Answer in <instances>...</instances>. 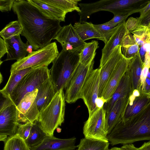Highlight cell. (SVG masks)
I'll list each match as a JSON object with an SVG mask.
<instances>
[{
    "label": "cell",
    "instance_id": "cell-1",
    "mask_svg": "<svg viewBox=\"0 0 150 150\" xmlns=\"http://www.w3.org/2000/svg\"><path fill=\"white\" fill-rule=\"evenodd\" d=\"M12 9L22 28L21 35L35 51L50 44L62 27L60 21L48 17L27 0H15Z\"/></svg>",
    "mask_w": 150,
    "mask_h": 150
},
{
    "label": "cell",
    "instance_id": "cell-2",
    "mask_svg": "<svg viewBox=\"0 0 150 150\" xmlns=\"http://www.w3.org/2000/svg\"><path fill=\"white\" fill-rule=\"evenodd\" d=\"M108 139L112 146L140 141H150V103L134 116L120 121L108 134Z\"/></svg>",
    "mask_w": 150,
    "mask_h": 150
},
{
    "label": "cell",
    "instance_id": "cell-3",
    "mask_svg": "<svg viewBox=\"0 0 150 150\" xmlns=\"http://www.w3.org/2000/svg\"><path fill=\"white\" fill-rule=\"evenodd\" d=\"M79 53L62 49L52 62L50 76L56 92L69 84L80 63Z\"/></svg>",
    "mask_w": 150,
    "mask_h": 150
},
{
    "label": "cell",
    "instance_id": "cell-4",
    "mask_svg": "<svg viewBox=\"0 0 150 150\" xmlns=\"http://www.w3.org/2000/svg\"><path fill=\"white\" fill-rule=\"evenodd\" d=\"M65 100L63 89L56 92L49 104L39 112L38 121L42 130L49 136L64 120Z\"/></svg>",
    "mask_w": 150,
    "mask_h": 150
},
{
    "label": "cell",
    "instance_id": "cell-5",
    "mask_svg": "<svg viewBox=\"0 0 150 150\" xmlns=\"http://www.w3.org/2000/svg\"><path fill=\"white\" fill-rule=\"evenodd\" d=\"M141 0H101L88 3H79L81 11L79 22L86 21L90 16L100 11L112 13L114 15H130L136 8L137 4Z\"/></svg>",
    "mask_w": 150,
    "mask_h": 150
},
{
    "label": "cell",
    "instance_id": "cell-6",
    "mask_svg": "<svg viewBox=\"0 0 150 150\" xmlns=\"http://www.w3.org/2000/svg\"><path fill=\"white\" fill-rule=\"evenodd\" d=\"M50 72L47 66L33 69L23 77L8 99L17 106L26 94L38 89L50 77Z\"/></svg>",
    "mask_w": 150,
    "mask_h": 150
},
{
    "label": "cell",
    "instance_id": "cell-7",
    "mask_svg": "<svg viewBox=\"0 0 150 150\" xmlns=\"http://www.w3.org/2000/svg\"><path fill=\"white\" fill-rule=\"evenodd\" d=\"M55 42H51L45 47L17 61L11 67L10 72L29 68L33 69L48 66L59 54Z\"/></svg>",
    "mask_w": 150,
    "mask_h": 150
},
{
    "label": "cell",
    "instance_id": "cell-8",
    "mask_svg": "<svg viewBox=\"0 0 150 150\" xmlns=\"http://www.w3.org/2000/svg\"><path fill=\"white\" fill-rule=\"evenodd\" d=\"M0 105V140L4 142L16 134L18 127L16 106L4 98Z\"/></svg>",
    "mask_w": 150,
    "mask_h": 150
},
{
    "label": "cell",
    "instance_id": "cell-9",
    "mask_svg": "<svg viewBox=\"0 0 150 150\" xmlns=\"http://www.w3.org/2000/svg\"><path fill=\"white\" fill-rule=\"evenodd\" d=\"M106 112L103 107L89 115L83 128L85 137L109 142L106 128Z\"/></svg>",
    "mask_w": 150,
    "mask_h": 150
},
{
    "label": "cell",
    "instance_id": "cell-10",
    "mask_svg": "<svg viewBox=\"0 0 150 150\" xmlns=\"http://www.w3.org/2000/svg\"><path fill=\"white\" fill-rule=\"evenodd\" d=\"M94 60L87 65L79 63L74 75L65 89V101L68 103L75 102L81 98L83 85L91 72L93 69Z\"/></svg>",
    "mask_w": 150,
    "mask_h": 150
},
{
    "label": "cell",
    "instance_id": "cell-11",
    "mask_svg": "<svg viewBox=\"0 0 150 150\" xmlns=\"http://www.w3.org/2000/svg\"><path fill=\"white\" fill-rule=\"evenodd\" d=\"M37 89L26 94L16 106L18 125L33 123L38 119L39 111L36 102Z\"/></svg>",
    "mask_w": 150,
    "mask_h": 150
},
{
    "label": "cell",
    "instance_id": "cell-12",
    "mask_svg": "<svg viewBox=\"0 0 150 150\" xmlns=\"http://www.w3.org/2000/svg\"><path fill=\"white\" fill-rule=\"evenodd\" d=\"M100 68L93 69L88 76L82 89L81 98L83 99L89 115L97 109L96 100L98 97Z\"/></svg>",
    "mask_w": 150,
    "mask_h": 150
},
{
    "label": "cell",
    "instance_id": "cell-13",
    "mask_svg": "<svg viewBox=\"0 0 150 150\" xmlns=\"http://www.w3.org/2000/svg\"><path fill=\"white\" fill-rule=\"evenodd\" d=\"M150 103V93L133 90L130 94L121 120L125 121L136 115Z\"/></svg>",
    "mask_w": 150,
    "mask_h": 150
},
{
    "label": "cell",
    "instance_id": "cell-14",
    "mask_svg": "<svg viewBox=\"0 0 150 150\" xmlns=\"http://www.w3.org/2000/svg\"><path fill=\"white\" fill-rule=\"evenodd\" d=\"M121 47L117 46L106 62L100 68L99 82L98 97H102L104 90L117 64L122 58Z\"/></svg>",
    "mask_w": 150,
    "mask_h": 150
},
{
    "label": "cell",
    "instance_id": "cell-15",
    "mask_svg": "<svg viewBox=\"0 0 150 150\" xmlns=\"http://www.w3.org/2000/svg\"><path fill=\"white\" fill-rule=\"evenodd\" d=\"M76 138L61 139L47 136L40 144L30 150H75Z\"/></svg>",
    "mask_w": 150,
    "mask_h": 150
},
{
    "label": "cell",
    "instance_id": "cell-16",
    "mask_svg": "<svg viewBox=\"0 0 150 150\" xmlns=\"http://www.w3.org/2000/svg\"><path fill=\"white\" fill-rule=\"evenodd\" d=\"M130 59L126 58L124 56L117 64L102 95V97L107 102L112 96L123 75L127 70Z\"/></svg>",
    "mask_w": 150,
    "mask_h": 150
},
{
    "label": "cell",
    "instance_id": "cell-17",
    "mask_svg": "<svg viewBox=\"0 0 150 150\" xmlns=\"http://www.w3.org/2000/svg\"><path fill=\"white\" fill-rule=\"evenodd\" d=\"M129 32L126 27L125 21L119 25L117 29L108 42L105 44L102 50L100 68L107 61L115 48L118 45L121 46L124 37Z\"/></svg>",
    "mask_w": 150,
    "mask_h": 150
},
{
    "label": "cell",
    "instance_id": "cell-18",
    "mask_svg": "<svg viewBox=\"0 0 150 150\" xmlns=\"http://www.w3.org/2000/svg\"><path fill=\"white\" fill-rule=\"evenodd\" d=\"M4 40L7 53V58L4 61L13 60L17 61L28 54L27 48L28 42L27 41L26 43L23 42L20 35L15 36Z\"/></svg>",
    "mask_w": 150,
    "mask_h": 150
},
{
    "label": "cell",
    "instance_id": "cell-19",
    "mask_svg": "<svg viewBox=\"0 0 150 150\" xmlns=\"http://www.w3.org/2000/svg\"><path fill=\"white\" fill-rule=\"evenodd\" d=\"M132 91L129 73L127 70L123 75L112 96L103 106L106 114L110 112L117 100L129 96Z\"/></svg>",
    "mask_w": 150,
    "mask_h": 150
},
{
    "label": "cell",
    "instance_id": "cell-20",
    "mask_svg": "<svg viewBox=\"0 0 150 150\" xmlns=\"http://www.w3.org/2000/svg\"><path fill=\"white\" fill-rule=\"evenodd\" d=\"M129 96L117 100L110 112L106 115V128L108 134L122 120Z\"/></svg>",
    "mask_w": 150,
    "mask_h": 150
},
{
    "label": "cell",
    "instance_id": "cell-21",
    "mask_svg": "<svg viewBox=\"0 0 150 150\" xmlns=\"http://www.w3.org/2000/svg\"><path fill=\"white\" fill-rule=\"evenodd\" d=\"M38 89L35 100L40 112L49 104L57 92L50 77L42 84Z\"/></svg>",
    "mask_w": 150,
    "mask_h": 150
},
{
    "label": "cell",
    "instance_id": "cell-22",
    "mask_svg": "<svg viewBox=\"0 0 150 150\" xmlns=\"http://www.w3.org/2000/svg\"><path fill=\"white\" fill-rule=\"evenodd\" d=\"M53 39L57 40L61 45L69 43L83 47L86 43L81 39L71 24L62 27Z\"/></svg>",
    "mask_w": 150,
    "mask_h": 150
},
{
    "label": "cell",
    "instance_id": "cell-23",
    "mask_svg": "<svg viewBox=\"0 0 150 150\" xmlns=\"http://www.w3.org/2000/svg\"><path fill=\"white\" fill-rule=\"evenodd\" d=\"M139 52L130 59L127 70L129 72L132 90H138L140 92V76L144 67Z\"/></svg>",
    "mask_w": 150,
    "mask_h": 150
},
{
    "label": "cell",
    "instance_id": "cell-24",
    "mask_svg": "<svg viewBox=\"0 0 150 150\" xmlns=\"http://www.w3.org/2000/svg\"><path fill=\"white\" fill-rule=\"evenodd\" d=\"M73 27L83 41L85 42L89 39L96 38L105 43L104 37L91 22H77L74 23Z\"/></svg>",
    "mask_w": 150,
    "mask_h": 150
},
{
    "label": "cell",
    "instance_id": "cell-25",
    "mask_svg": "<svg viewBox=\"0 0 150 150\" xmlns=\"http://www.w3.org/2000/svg\"><path fill=\"white\" fill-rule=\"evenodd\" d=\"M27 0L48 17L60 22H65L67 13L58 8L44 2L41 0Z\"/></svg>",
    "mask_w": 150,
    "mask_h": 150
},
{
    "label": "cell",
    "instance_id": "cell-26",
    "mask_svg": "<svg viewBox=\"0 0 150 150\" xmlns=\"http://www.w3.org/2000/svg\"><path fill=\"white\" fill-rule=\"evenodd\" d=\"M34 69L29 68L15 71L11 72V74L5 86L0 92L4 98L8 99L11 94L23 77Z\"/></svg>",
    "mask_w": 150,
    "mask_h": 150
},
{
    "label": "cell",
    "instance_id": "cell-27",
    "mask_svg": "<svg viewBox=\"0 0 150 150\" xmlns=\"http://www.w3.org/2000/svg\"><path fill=\"white\" fill-rule=\"evenodd\" d=\"M47 136L37 120L33 123L29 135L25 141L30 149L41 143Z\"/></svg>",
    "mask_w": 150,
    "mask_h": 150
},
{
    "label": "cell",
    "instance_id": "cell-28",
    "mask_svg": "<svg viewBox=\"0 0 150 150\" xmlns=\"http://www.w3.org/2000/svg\"><path fill=\"white\" fill-rule=\"evenodd\" d=\"M121 47L122 54L128 59L137 55L139 52L140 47L136 43L133 35L129 32L124 37Z\"/></svg>",
    "mask_w": 150,
    "mask_h": 150
},
{
    "label": "cell",
    "instance_id": "cell-29",
    "mask_svg": "<svg viewBox=\"0 0 150 150\" xmlns=\"http://www.w3.org/2000/svg\"><path fill=\"white\" fill-rule=\"evenodd\" d=\"M47 4L53 6L67 14L76 11L78 13L81 11L78 6L79 2L81 0H41Z\"/></svg>",
    "mask_w": 150,
    "mask_h": 150
},
{
    "label": "cell",
    "instance_id": "cell-30",
    "mask_svg": "<svg viewBox=\"0 0 150 150\" xmlns=\"http://www.w3.org/2000/svg\"><path fill=\"white\" fill-rule=\"evenodd\" d=\"M98 44V42L96 40L86 43L79 53L80 63L87 65L94 60L96 51L99 47Z\"/></svg>",
    "mask_w": 150,
    "mask_h": 150
},
{
    "label": "cell",
    "instance_id": "cell-31",
    "mask_svg": "<svg viewBox=\"0 0 150 150\" xmlns=\"http://www.w3.org/2000/svg\"><path fill=\"white\" fill-rule=\"evenodd\" d=\"M109 142L84 137L77 146V150H109Z\"/></svg>",
    "mask_w": 150,
    "mask_h": 150
},
{
    "label": "cell",
    "instance_id": "cell-32",
    "mask_svg": "<svg viewBox=\"0 0 150 150\" xmlns=\"http://www.w3.org/2000/svg\"><path fill=\"white\" fill-rule=\"evenodd\" d=\"M4 150H30L25 141L17 134L8 138L4 142Z\"/></svg>",
    "mask_w": 150,
    "mask_h": 150
},
{
    "label": "cell",
    "instance_id": "cell-33",
    "mask_svg": "<svg viewBox=\"0 0 150 150\" xmlns=\"http://www.w3.org/2000/svg\"><path fill=\"white\" fill-rule=\"evenodd\" d=\"M22 27L18 21L9 23L1 30L0 35L3 39L6 40L21 34Z\"/></svg>",
    "mask_w": 150,
    "mask_h": 150
},
{
    "label": "cell",
    "instance_id": "cell-34",
    "mask_svg": "<svg viewBox=\"0 0 150 150\" xmlns=\"http://www.w3.org/2000/svg\"><path fill=\"white\" fill-rule=\"evenodd\" d=\"M149 32L147 26L139 25L135 30L130 33L133 35L136 43L140 47L149 38L148 35Z\"/></svg>",
    "mask_w": 150,
    "mask_h": 150
},
{
    "label": "cell",
    "instance_id": "cell-35",
    "mask_svg": "<svg viewBox=\"0 0 150 150\" xmlns=\"http://www.w3.org/2000/svg\"><path fill=\"white\" fill-rule=\"evenodd\" d=\"M120 25L115 27L105 23L100 24H94V26L104 37L105 44L117 29Z\"/></svg>",
    "mask_w": 150,
    "mask_h": 150
},
{
    "label": "cell",
    "instance_id": "cell-36",
    "mask_svg": "<svg viewBox=\"0 0 150 150\" xmlns=\"http://www.w3.org/2000/svg\"><path fill=\"white\" fill-rule=\"evenodd\" d=\"M33 123L18 125L16 134L25 141L29 136Z\"/></svg>",
    "mask_w": 150,
    "mask_h": 150
},
{
    "label": "cell",
    "instance_id": "cell-37",
    "mask_svg": "<svg viewBox=\"0 0 150 150\" xmlns=\"http://www.w3.org/2000/svg\"><path fill=\"white\" fill-rule=\"evenodd\" d=\"M129 16V15H114L113 18L106 23L108 24L116 27L125 21Z\"/></svg>",
    "mask_w": 150,
    "mask_h": 150
},
{
    "label": "cell",
    "instance_id": "cell-38",
    "mask_svg": "<svg viewBox=\"0 0 150 150\" xmlns=\"http://www.w3.org/2000/svg\"><path fill=\"white\" fill-rule=\"evenodd\" d=\"M15 0H0V10L2 12L10 11Z\"/></svg>",
    "mask_w": 150,
    "mask_h": 150
},
{
    "label": "cell",
    "instance_id": "cell-39",
    "mask_svg": "<svg viewBox=\"0 0 150 150\" xmlns=\"http://www.w3.org/2000/svg\"><path fill=\"white\" fill-rule=\"evenodd\" d=\"M138 25V21L137 18L130 17L125 21L126 28L129 32L135 30Z\"/></svg>",
    "mask_w": 150,
    "mask_h": 150
},
{
    "label": "cell",
    "instance_id": "cell-40",
    "mask_svg": "<svg viewBox=\"0 0 150 150\" xmlns=\"http://www.w3.org/2000/svg\"><path fill=\"white\" fill-rule=\"evenodd\" d=\"M137 18L139 25L147 26L150 31V10L142 17Z\"/></svg>",
    "mask_w": 150,
    "mask_h": 150
},
{
    "label": "cell",
    "instance_id": "cell-41",
    "mask_svg": "<svg viewBox=\"0 0 150 150\" xmlns=\"http://www.w3.org/2000/svg\"><path fill=\"white\" fill-rule=\"evenodd\" d=\"M149 68L148 67L144 66L140 76L141 91L143 92L144 89L145 81L147 77V74Z\"/></svg>",
    "mask_w": 150,
    "mask_h": 150
},
{
    "label": "cell",
    "instance_id": "cell-42",
    "mask_svg": "<svg viewBox=\"0 0 150 150\" xmlns=\"http://www.w3.org/2000/svg\"><path fill=\"white\" fill-rule=\"evenodd\" d=\"M7 53V51L4 39L1 38L0 39V59L3 57Z\"/></svg>",
    "mask_w": 150,
    "mask_h": 150
},
{
    "label": "cell",
    "instance_id": "cell-43",
    "mask_svg": "<svg viewBox=\"0 0 150 150\" xmlns=\"http://www.w3.org/2000/svg\"><path fill=\"white\" fill-rule=\"evenodd\" d=\"M106 100L103 97H98L96 100V105L97 108H100L103 107Z\"/></svg>",
    "mask_w": 150,
    "mask_h": 150
},
{
    "label": "cell",
    "instance_id": "cell-44",
    "mask_svg": "<svg viewBox=\"0 0 150 150\" xmlns=\"http://www.w3.org/2000/svg\"><path fill=\"white\" fill-rule=\"evenodd\" d=\"M150 10V0L144 7L140 9L139 13L140 15L138 18H140L144 16Z\"/></svg>",
    "mask_w": 150,
    "mask_h": 150
},
{
    "label": "cell",
    "instance_id": "cell-45",
    "mask_svg": "<svg viewBox=\"0 0 150 150\" xmlns=\"http://www.w3.org/2000/svg\"><path fill=\"white\" fill-rule=\"evenodd\" d=\"M144 64V66L150 68V48L146 51Z\"/></svg>",
    "mask_w": 150,
    "mask_h": 150
},
{
    "label": "cell",
    "instance_id": "cell-46",
    "mask_svg": "<svg viewBox=\"0 0 150 150\" xmlns=\"http://www.w3.org/2000/svg\"><path fill=\"white\" fill-rule=\"evenodd\" d=\"M120 148L121 150H138V148L136 147L132 143L123 144Z\"/></svg>",
    "mask_w": 150,
    "mask_h": 150
},
{
    "label": "cell",
    "instance_id": "cell-47",
    "mask_svg": "<svg viewBox=\"0 0 150 150\" xmlns=\"http://www.w3.org/2000/svg\"><path fill=\"white\" fill-rule=\"evenodd\" d=\"M138 150H150V141L145 142L139 147L138 148Z\"/></svg>",
    "mask_w": 150,
    "mask_h": 150
},
{
    "label": "cell",
    "instance_id": "cell-48",
    "mask_svg": "<svg viewBox=\"0 0 150 150\" xmlns=\"http://www.w3.org/2000/svg\"><path fill=\"white\" fill-rule=\"evenodd\" d=\"M144 92L150 93V80L146 77Z\"/></svg>",
    "mask_w": 150,
    "mask_h": 150
},
{
    "label": "cell",
    "instance_id": "cell-49",
    "mask_svg": "<svg viewBox=\"0 0 150 150\" xmlns=\"http://www.w3.org/2000/svg\"><path fill=\"white\" fill-rule=\"evenodd\" d=\"M146 51L142 46L140 47L139 53L140 57L142 61L144 62Z\"/></svg>",
    "mask_w": 150,
    "mask_h": 150
},
{
    "label": "cell",
    "instance_id": "cell-50",
    "mask_svg": "<svg viewBox=\"0 0 150 150\" xmlns=\"http://www.w3.org/2000/svg\"><path fill=\"white\" fill-rule=\"evenodd\" d=\"M33 47L29 43L27 48V51L28 53V54L33 52Z\"/></svg>",
    "mask_w": 150,
    "mask_h": 150
},
{
    "label": "cell",
    "instance_id": "cell-51",
    "mask_svg": "<svg viewBox=\"0 0 150 150\" xmlns=\"http://www.w3.org/2000/svg\"><path fill=\"white\" fill-rule=\"evenodd\" d=\"M109 150H121L120 148L114 147L109 149Z\"/></svg>",
    "mask_w": 150,
    "mask_h": 150
},
{
    "label": "cell",
    "instance_id": "cell-52",
    "mask_svg": "<svg viewBox=\"0 0 150 150\" xmlns=\"http://www.w3.org/2000/svg\"><path fill=\"white\" fill-rule=\"evenodd\" d=\"M147 77L150 80V68L149 69L147 74Z\"/></svg>",
    "mask_w": 150,
    "mask_h": 150
},
{
    "label": "cell",
    "instance_id": "cell-53",
    "mask_svg": "<svg viewBox=\"0 0 150 150\" xmlns=\"http://www.w3.org/2000/svg\"><path fill=\"white\" fill-rule=\"evenodd\" d=\"M57 131L58 132H59L61 131V129L59 127H58L57 128Z\"/></svg>",
    "mask_w": 150,
    "mask_h": 150
},
{
    "label": "cell",
    "instance_id": "cell-54",
    "mask_svg": "<svg viewBox=\"0 0 150 150\" xmlns=\"http://www.w3.org/2000/svg\"><path fill=\"white\" fill-rule=\"evenodd\" d=\"M148 36L149 38L150 39V31H149V33L148 34Z\"/></svg>",
    "mask_w": 150,
    "mask_h": 150
}]
</instances>
